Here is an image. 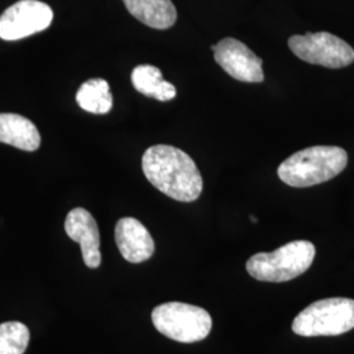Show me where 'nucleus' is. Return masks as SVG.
<instances>
[{"instance_id": "nucleus-1", "label": "nucleus", "mask_w": 354, "mask_h": 354, "mask_svg": "<svg viewBox=\"0 0 354 354\" xmlns=\"http://www.w3.org/2000/svg\"><path fill=\"white\" fill-rule=\"evenodd\" d=\"M146 178L165 196L180 201H196L203 189V176L187 152L169 145L147 149L142 158Z\"/></svg>"}, {"instance_id": "nucleus-2", "label": "nucleus", "mask_w": 354, "mask_h": 354, "mask_svg": "<svg viewBox=\"0 0 354 354\" xmlns=\"http://www.w3.org/2000/svg\"><path fill=\"white\" fill-rule=\"evenodd\" d=\"M348 165V153L337 146H314L292 153L279 165L282 183L294 188H308L337 176Z\"/></svg>"}, {"instance_id": "nucleus-3", "label": "nucleus", "mask_w": 354, "mask_h": 354, "mask_svg": "<svg viewBox=\"0 0 354 354\" xmlns=\"http://www.w3.org/2000/svg\"><path fill=\"white\" fill-rule=\"evenodd\" d=\"M315 253V245L311 241H290L274 252L253 254L245 268L257 281L286 282L306 273L314 263Z\"/></svg>"}, {"instance_id": "nucleus-4", "label": "nucleus", "mask_w": 354, "mask_h": 354, "mask_svg": "<svg viewBox=\"0 0 354 354\" xmlns=\"http://www.w3.org/2000/svg\"><path fill=\"white\" fill-rule=\"evenodd\" d=\"M354 328V301L349 298L320 299L294 319L291 329L304 337L339 336Z\"/></svg>"}, {"instance_id": "nucleus-5", "label": "nucleus", "mask_w": 354, "mask_h": 354, "mask_svg": "<svg viewBox=\"0 0 354 354\" xmlns=\"http://www.w3.org/2000/svg\"><path fill=\"white\" fill-rule=\"evenodd\" d=\"M152 323L162 335L177 342H201L213 327L210 314L201 307L181 302H168L152 310Z\"/></svg>"}, {"instance_id": "nucleus-6", "label": "nucleus", "mask_w": 354, "mask_h": 354, "mask_svg": "<svg viewBox=\"0 0 354 354\" xmlns=\"http://www.w3.org/2000/svg\"><path fill=\"white\" fill-rule=\"evenodd\" d=\"M290 50L304 62L328 68H342L354 62L353 48L344 39L328 32L291 36Z\"/></svg>"}, {"instance_id": "nucleus-7", "label": "nucleus", "mask_w": 354, "mask_h": 354, "mask_svg": "<svg viewBox=\"0 0 354 354\" xmlns=\"http://www.w3.org/2000/svg\"><path fill=\"white\" fill-rule=\"evenodd\" d=\"M54 13L39 0H20L0 16V38L17 41L39 33L50 26Z\"/></svg>"}, {"instance_id": "nucleus-8", "label": "nucleus", "mask_w": 354, "mask_h": 354, "mask_svg": "<svg viewBox=\"0 0 354 354\" xmlns=\"http://www.w3.org/2000/svg\"><path fill=\"white\" fill-rule=\"evenodd\" d=\"M212 50L215 62L234 79L244 83L264 82L263 59L239 39L223 38L212 46Z\"/></svg>"}, {"instance_id": "nucleus-9", "label": "nucleus", "mask_w": 354, "mask_h": 354, "mask_svg": "<svg viewBox=\"0 0 354 354\" xmlns=\"http://www.w3.org/2000/svg\"><path fill=\"white\" fill-rule=\"evenodd\" d=\"M64 230L71 241L80 244L86 266L96 269L102 264L100 232L93 215L83 207L73 209L64 222Z\"/></svg>"}, {"instance_id": "nucleus-10", "label": "nucleus", "mask_w": 354, "mask_h": 354, "mask_svg": "<svg viewBox=\"0 0 354 354\" xmlns=\"http://www.w3.org/2000/svg\"><path fill=\"white\" fill-rule=\"evenodd\" d=\"M114 238L122 257L133 264L149 260L155 251V243L149 230L131 216L121 218L117 222Z\"/></svg>"}, {"instance_id": "nucleus-11", "label": "nucleus", "mask_w": 354, "mask_h": 354, "mask_svg": "<svg viewBox=\"0 0 354 354\" xmlns=\"http://www.w3.org/2000/svg\"><path fill=\"white\" fill-rule=\"evenodd\" d=\"M0 142L24 151H36L41 145L37 127L20 114L0 113Z\"/></svg>"}, {"instance_id": "nucleus-12", "label": "nucleus", "mask_w": 354, "mask_h": 354, "mask_svg": "<svg viewBox=\"0 0 354 354\" xmlns=\"http://www.w3.org/2000/svg\"><path fill=\"white\" fill-rule=\"evenodd\" d=\"M127 11L145 26L168 29L176 23V7L171 0H122Z\"/></svg>"}, {"instance_id": "nucleus-13", "label": "nucleus", "mask_w": 354, "mask_h": 354, "mask_svg": "<svg viewBox=\"0 0 354 354\" xmlns=\"http://www.w3.org/2000/svg\"><path fill=\"white\" fill-rule=\"evenodd\" d=\"M131 84L140 93L159 102L175 99L176 87L163 79L162 71L151 64L137 66L131 73Z\"/></svg>"}, {"instance_id": "nucleus-14", "label": "nucleus", "mask_w": 354, "mask_h": 354, "mask_svg": "<svg viewBox=\"0 0 354 354\" xmlns=\"http://www.w3.org/2000/svg\"><path fill=\"white\" fill-rule=\"evenodd\" d=\"M76 102L88 113H109L113 106V96L108 82L100 77L89 79L77 89Z\"/></svg>"}, {"instance_id": "nucleus-15", "label": "nucleus", "mask_w": 354, "mask_h": 354, "mask_svg": "<svg viewBox=\"0 0 354 354\" xmlns=\"http://www.w3.org/2000/svg\"><path fill=\"white\" fill-rule=\"evenodd\" d=\"M30 340V332L20 322L0 324V354H24Z\"/></svg>"}, {"instance_id": "nucleus-16", "label": "nucleus", "mask_w": 354, "mask_h": 354, "mask_svg": "<svg viewBox=\"0 0 354 354\" xmlns=\"http://www.w3.org/2000/svg\"><path fill=\"white\" fill-rule=\"evenodd\" d=\"M251 221H252V222H254V223H256V222H257V218H256V216H253V215H251Z\"/></svg>"}]
</instances>
